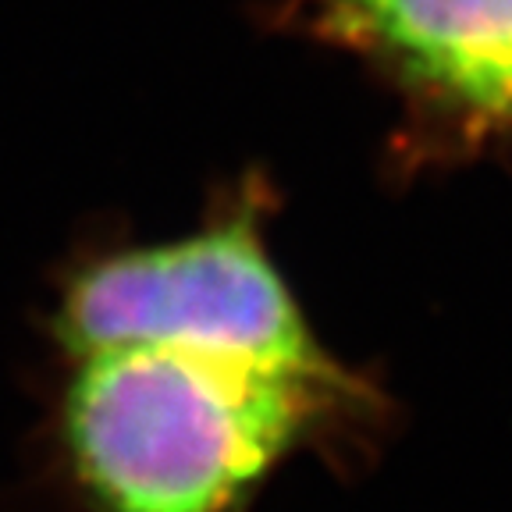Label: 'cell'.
<instances>
[{"instance_id":"obj_1","label":"cell","mask_w":512,"mask_h":512,"mask_svg":"<svg viewBox=\"0 0 512 512\" xmlns=\"http://www.w3.org/2000/svg\"><path fill=\"white\" fill-rule=\"evenodd\" d=\"M342 377L185 349L79 356L61 448L86 512H249L310 434Z\"/></svg>"},{"instance_id":"obj_2","label":"cell","mask_w":512,"mask_h":512,"mask_svg":"<svg viewBox=\"0 0 512 512\" xmlns=\"http://www.w3.org/2000/svg\"><path fill=\"white\" fill-rule=\"evenodd\" d=\"M75 356L185 349L292 374H338L249 221L132 249L86 267L61 303Z\"/></svg>"},{"instance_id":"obj_3","label":"cell","mask_w":512,"mask_h":512,"mask_svg":"<svg viewBox=\"0 0 512 512\" xmlns=\"http://www.w3.org/2000/svg\"><path fill=\"white\" fill-rule=\"evenodd\" d=\"M324 15L427 86L512 114V0H324Z\"/></svg>"}]
</instances>
